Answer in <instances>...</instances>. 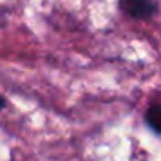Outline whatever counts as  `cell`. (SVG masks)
I'll use <instances>...</instances> for the list:
<instances>
[{"mask_svg":"<svg viewBox=\"0 0 161 161\" xmlns=\"http://www.w3.org/2000/svg\"><path fill=\"white\" fill-rule=\"evenodd\" d=\"M145 122L155 133L161 134V104H155L148 108L145 114Z\"/></svg>","mask_w":161,"mask_h":161,"instance_id":"obj_2","label":"cell"},{"mask_svg":"<svg viewBox=\"0 0 161 161\" xmlns=\"http://www.w3.org/2000/svg\"><path fill=\"white\" fill-rule=\"evenodd\" d=\"M120 8L134 19H148L156 13L153 0H120Z\"/></svg>","mask_w":161,"mask_h":161,"instance_id":"obj_1","label":"cell"}]
</instances>
